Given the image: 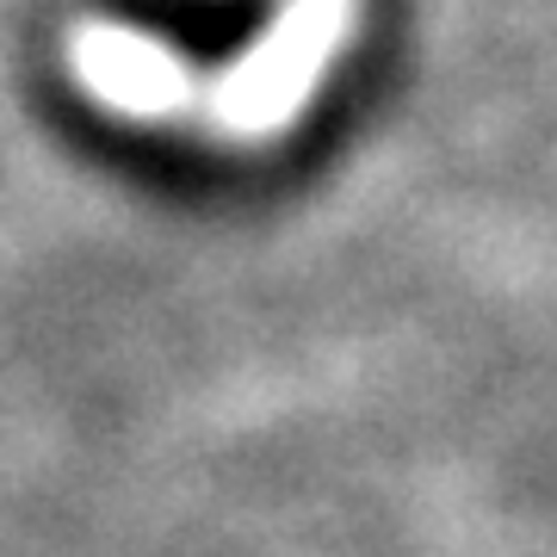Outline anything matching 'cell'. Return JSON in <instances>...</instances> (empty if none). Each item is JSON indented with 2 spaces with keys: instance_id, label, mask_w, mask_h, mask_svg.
<instances>
[{
  "instance_id": "cell-1",
  "label": "cell",
  "mask_w": 557,
  "mask_h": 557,
  "mask_svg": "<svg viewBox=\"0 0 557 557\" xmlns=\"http://www.w3.org/2000/svg\"><path fill=\"white\" fill-rule=\"evenodd\" d=\"M341 25V0H298L285 20L255 44V57L223 81L218 112L236 131H273L292 119V106L304 100V87L317 81L329 44Z\"/></svg>"
},
{
  "instance_id": "cell-2",
  "label": "cell",
  "mask_w": 557,
  "mask_h": 557,
  "mask_svg": "<svg viewBox=\"0 0 557 557\" xmlns=\"http://www.w3.org/2000/svg\"><path fill=\"white\" fill-rule=\"evenodd\" d=\"M75 69L100 100L131 106V112H168L186 94L180 62L156 38L124 32V25H87L75 38Z\"/></svg>"
}]
</instances>
